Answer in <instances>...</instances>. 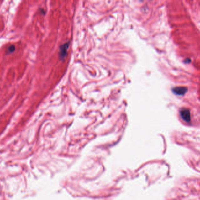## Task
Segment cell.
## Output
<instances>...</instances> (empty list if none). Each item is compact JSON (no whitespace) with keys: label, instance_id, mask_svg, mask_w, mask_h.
<instances>
[{"label":"cell","instance_id":"obj_3","mask_svg":"<svg viewBox=\"0 0 200 200\" xmlns=\"http://www.w3.org/2000/svg\"><path fill=\"white\" fill-rule=\"evenodd\" d=\"M187 91V88L185 87H177L173 89V92L178 95H183Z\"/></svg>","mask_w":200,"mask_h":200},{"label":"cell","instance_id":"obj_4","mask_svg":"<svg viewBox=\"0 0 200 200\" xmlns=\"http://www.w3.org/2000/svg\"><path fill=\"white\" fill-rule=\"evenodd\" d=\"M14 50H15V46H14L12 45L9 46V48H8V51L9 52H13Z\"/></svg>","mask_w":200,"mask_h":200},{"label":"cell","instance_id":"obj_1","mask_svg":"<svg viewBox=\"0 0 200 200\" xmlns=\"http://www.w3.org/2000/svg\"><path fill=\"white\" fill-rule=\"evenodd\" d=\"M69 43H65L63 45L61 46L59 49V56L61 59H63L66 57L67 55V51L68 49Z\"/></svg>","mask_w":200,"mask_h":200},{"label":"cell","instance_id":"obj_2","mask_svg":"<svg viewBox=\"0 0 200 200\" xmlns=\"http://www.w3.org/2000/svg\"><path fill=\"white\" fill-rule=\"evenodd\" d=\"M180 115L184 120L186 121L187 122H189L190 121L191 115L188 109H182L180 111Z\"/></svg>","mask_w":200,"mask_h":200}]
</instances>
